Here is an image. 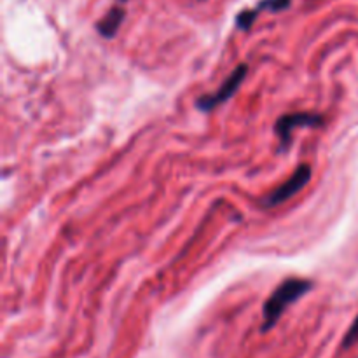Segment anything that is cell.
<instances>
[{
  "mask_svg": "<svg viewBox=\"0 0 358 358\" xmlns=\"http://www.w3.org/2000/svg\"><path fill=\"white\" fill-rule=\"evenodd\" d=\"M313 289V282L301 278H287L280 287H276L275 292L269 296V299L262 308V325L261 332H268L278 324L280 317L285 313L287 308L292 303L299 301Z\"/></svg>",
  "mask_w": 358,
  "mask_h": 358,
  "instance_id": "cell-1",
  "label": "cell"
},
{
  "mask_svg": "<svg viewBox=\"0 0 358 358\" xmlns=\"http://www.w3.org/2000/svg\"><path fill=\"white\" fill-rule=\"evenodd\" d=\"M247 73H248V66L245 65V63H241V65L236 66V69L233 70V73L224 80L222 86H220L215 93L203 94L201 98H198L196 107H198L201 112H210L213 110V108L219 107V105L226 103V101L236 93L238 87L241 86V83L245 80Z\"/></svg>",
  "mask_w": 358,
  "mask_h": 358,
  "instance_id": "cell-2",
  "label": "cell"
},
{
  "mask_svg": "<svg viewBox=\"0 0 358 358\" xmlns=\"http://www.w3.org/2000/svg\"><path fill=\"white\" fill-rule=\"evenodd\" d=\"M320 128L324 126V117L320 114H311V112H296V114H287L276 121L275 133L282 142V150L290 145L292 131L297 128Z\"/></svg>",
  "mask_w": 358,
  "mask_h": 358,
  "instance_id": "cell-3",
  "label": "cell"
},
{
  "mask_svg": "<svg viewBox=\"0 0 358 358\" xmlns=\"http://www.w3.org/2000/svg\"><path fill=\"white\" fill-rule=\"evenodd\" d=\"M310 178H311V166L310 164H301V166L296 170V173H294L285 184L280 185L276 191H273L271 194L266 198L264 206L271 208V206L282 205V203L289 201L290 198H294L297 192L303 191V189L306 187Z\"/></svg>",
  "mask_w": 358,
  "mask_h": 358,
  "instance_id": "cell-4",
  "label": "cell"
},
{
  "mask_svg": "<svg viewBox=\"0 0 358 358\" xmlns=\"http://www.w3.org/2000/svg\"><path fill=\"white\" fill-rule=\"evenodd\" d=\"M124 16H126V13L122 7H119V6L112 7V9L108 10V13L105 14V16L96 23L98 34L105 38L115 37L119 27H121V23L124 21Z\"/></svg>",
  "mask_w": 358,
  "mask_h": 358,
  "instance_id": "cell-5",
  "label": "cell"
},
{
  "mask_svg": "<svg viewBox=\"0 0 358 358\" xmlns=\"http://www.w3.org/2000/svg\"><path fill=\"white\" fill-rule=\"evenodd\" d=\"M257 16H259V10L257 9H245V10H241V13L236 16V27L240 28V30H243V31L250 30L252 24L255 23V20H257Z\"/></svg>",
  "mask_w": 358,
  "mask_h": 358,
  "instance_id": "cell-6",
  "label": "cell"
},
{
  "mask_svg": "<svg viewBox=\"0 0 358 358\" xmlns=\"http://www.w3.org/2000/svg\"><path fill=\"white\" fill-rule=\"evenodd\" d=\"M290 3H292V0H261L255 9H257L259 13L264 9L271 10V13H280V10L289 9Z\"/></svg>",
  "mask_w": 358,
  "mask_h": 358,
  "instance_id": "cell-7",
  "label": "cell"
},
{
  "mask_svg": "<svg viewBox=\"0 0 358 358\" xmlns=\"http://www.w3.org/2000/svg\"><path fill=\"white\" fill-rule=\"evenodd\" d=\"M357 341H358V317L357 320L353 322L352 327H350V331L346 332L345 339H343V348H350V346L355 345Z\"/></svg>",
  "mask_w": 358,
  "mask_h": 358,
  "instance_id": "cell-8",
  "label": "cell"
},
{
  "mask_svg": "<svg viewBox=\"0 0 358 358\" xmlns=\"http://www.w3.org/2000/svg\"><path fill=\"white\" fill-rule=\"evenodd\" d=\"M117 2H126V0H117Z\"/></svg>",
  "mask_w": 358,
  "mask_h": 358,
  "instance_id": "cell-9",
  "label": "cell"
}]
</instances>
